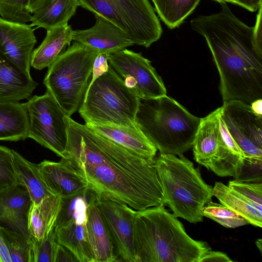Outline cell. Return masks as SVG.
I'll list each match as a JSON object with an SVG mask.
<instances>
[{
  "instance_id": "obj_21",
  "label": "cell",
  "mask_w": 262,
  "mask_h": 262,
  "mask_svg": "<svg viewBox=\"0 0 262 262\" xmlns=\"http://www.w3.org/2000/svg\"><path fill=\"white\" fill-rule=\"evenodd\" d=\"M73 32L68 24L47 30L41 43L32 52L30 66L38 70L49 67L70 45Z\"/></svg>"
},
{
  "instance_id": "obj_12",
  "label": "cell",
  "mask_w": 262,
  "mask_h": 262,
  "mask_svg": "<svg viewBox=\"0 0 262 262\" xmlns=\"http://www.w3.org/2000/svg\"><path fill=\"white\" fill-rule=\"evenodd\" d=\"M97 203L107 226L117 259L138 262L133 241L136 210L125 204L110 200L97 199Z\"/></svg>"
},
{
  "instance_id": "obj_20",
  "label": "cell",
  "mask_w": 262,
  "mask_h": 262,
  "mask_svg": "<svg viewBox=\"0 0 262 262\" xmlns=\"http://www.w3.org/2000/svg\"><path fill=\"white\" fill-rule=\"evenodd\" d=\"M221 113V107L201 119L192 147L195 161L208 169L217 155Z\"/></svg>"
},
{
  "instance_id": "obj_29",
  "label": "cell",
  "mask_w": 262,
  "mask_h": 262,
  "mask_svg": "<svg viewBox=\"0 0 262 262\" xmlns=\"http://www.w3.org/2000/svg\"><path fill=\"white\" fill-rule=\"evenodd\" d=\"M96 195L88 188L78 192L61 198L60 211L55 228L66 226L80 220H86L88 204Z\"/></svg>"
},
{
  "instance_id": "obj_32",
  "label": "cell",
  "mask_w": 262,
  "mask_h": 262,
  "mask_svg": "<svg viewBox=\"0 0 262 262\" xmlns=\"http://www.w3.org/2000/svg\"><path fill=\"white\" fill-rule=\"evenodd\" d=\"M6 243L11 262H31L30 242L19 234L0 227Z\"/></svg>"
},
{
  "instance_id": "obj_16",
  "label": "cell",
  "mask_w": 262,
  "mask_h": 262,
  "mask_svg": "<svg viewBox=\"0 0 262 262\" xmlns=\"http://www.w3.org/2000/svg\"><path fill=\"white\" fill-rule=\"evenodd\" d=\"M38 165L41 177L53 195L65 197L88 188L82 175L68 159L61 158L59 162L43 160Z\"/></svg>"
},
{
  "instance_id": "obj_41",
  "label": "cell",
  "mask_w": 262,
  "mask_h": 262,
  "mask_svg": "<svg viewBox=\"0 0 262 262\" xmlns=\"http://www.w3.org/2000/svg\"><path fill=\"white\" fill-rule=\"evenodd\" d=\"M79 261L77 257L68 248L58 244L54 262Z\"/></svg>"
},
{
  "instance_id": "obj_1",
  "label": "cell",
  "mask_w": 262,
  "mask_h": 262,
  "mask_svg": "<svg viewBox=\"0 0 262 262\" xmlns=\"http://www.w3.org/2000/svg\"><path fill=\"white\" fill-rule=\"evenodd\" d=\"M216 13L201 15L191 28L206 39L220 77L223 102L236 100L251 105L262 99V55L253 40V27L238 19L225 2Z\"/></svg>"
},
{
  "instance_id": "obj_23",
  "label": "cell",
  "mask_w": 262,
  "mask_h": 262,
  "mask_svg": "<svg viewBox=\"0 0 262 262\" xmlns=\"http://www.w3.org/2000/svg\"><path fill=\"white\" fill-rule=\"evenodd\" d=\"M61 204L58 195H50L37 205L32 204L28 219L30 241H40L55 228Z\"/></svg>"
},
{
  "instance_id": "obj_38",
  "label": "cell",
  "mask_w": 262,
  "mask_h": 262,
  "mask_svg": "<svg viewBox=\"0 0 262 262\" xmlns=\"http://www.w3.org/2000/svg\"><path fill=\"white\" fill-rule=\"evenodd\" d=\"M108 56V54L106 53L97 54L94 62L92 73V78L90 83L108 70L109 68Z\"/></svg>"
},
{
  "instance_id": "obj_25",
  "label": "cell",
  "mask_w": 262,
  "mask_h": 262,
  "mask_svg": "<svg viewBox=\"0 0 262 262\" xmlns=\"http://www.w3.org/2000/svg\"><path fill=\"white\" fill-rule=\"evenodd\" d=\"M78 6V0H51L33 13L30 26L47 30L67 25Z\"/></svg>"
},
{
  "instance_id": "obj_3",
  "label": "cell",
  "mask_w": 262,
  "mask_h": 262,
  "mask_svg": "<svg viewBox=\"0 0 262 262\" xmlns=\"http://www.w3.org/2000/svg\"><path fill=\"white\" fill-rule=\"evenodd\" d=\"M164 205L136 210L133 241L138 262H199L210 248L186 232Z\"/></svg>"
},
{
  "instance_id": "obj_10",
  "label": "cell",
  "mask_w": 262,
  "mask_h": 262,
  "mask_svg": "<svg viewBox=\"0 0 262 262\" xmlns=\"http://www.w3.org/2000/svg\"><path fill=\"white\" fill-rule=\"evenodd\" d=\"M110 68L125 85L141 100L166 95L161 77L151 61L140 53L126 49L108 54Z\"/></svg>"
},
{
  "instance_id": "obj_7",
  "label": "cell",
  "mask_w": 262,
  "mask_h": 262,
  "mask_svg": "<svg viewBox=\"0 0 262 262\" xmlns=\"http://www.w3.org/2000/svg\"><path fill=\"white\" fill-rule=\"evenodd\" d=\"M98 53L74 41L49 67L43 84L67 115L78 110Z\"/></svg>"
},
{
  "instance_id": "obj_15",
  "label": "cell",
  "mask_w": 262,
  "mask_h": 262,
  "mask_svg": "<svg viewBox=\"0 0 262 262\" xmlns=\"http://www.w3.org/2000/svg\"><path fill=\"white\" fill-rule=\"evenodd\" d=\"M32 204L29 192L23 186H13L0 192V227L30 242L28 219Z\"/></svg>"
},
{
  "instance_id": "obj_36",
  "label": "cell",
  "mask_w": 262,
  "mask_h": 262,
  "mask_svg": "<svg viewBox=\"0 0 262 262\" xmlns=\"http://www.w3.org/2000/svg\"><path fill=\"white\" fill-rule=\"evenodd\" d=\"M228 187L253 203L262 212V183H250L232 180Z\"/></svg>"
},
{
  "instance_id": "obj_30",
  "label": "cell",
  "mask_w": 262,
  "mask_h": 262,
  "mask_svg": "<svg viewBox=\"0 0 262 262\" xmlns=\"http://www.w3.org/2000/svg\"><path fill=\"white\" fill-rule=\"evenodd\" d=\"M154 10L170 29L179 27L193 13L201 0H151Z\"/></svg>"
},
{
  "instance_id": "obj_8",
  "label": "cell",
  "mask_w": 262,
  "mask_h": 262,
  "mask_svg": "<svg viewBox=\"0 0 262 262\" xmlns=\"http://www.w3.org/2000/svg\"><path fill=\"white\" fill-rule=\"evenodd\" d=\"M79 6L119 27L135 45L149 47L162 29L148 0H78Z\"/></svg>"
},
{
  "instance_id": "obj_46",
  "label": "cell",
  "mask_w": 262,
  "mask_h": 262,
  "mask_svg": "<svg viewBox=\"0 0 262 262\" xmlns=\"http://www.w3.org/2000/svg\"><path fill=\"white\" fill-rule=\"evenodd\" d=\"M216 2H218L219 3L221 2H225V3H231L232 4H234L235 5H237V0H213Z\"/></svg>"
},
{
  "instance_id": "obj_14",
  "label": "cell",
  "mask_w": 262,
  "mask_h": 262,
  "mask_svg": "<svg viewBox=\"0 0 262 262\" xmlns=\"http://www.w3.org/2000/svg\"><path fill=\"white\" fill-rule=\"evenodd\" d=\"M93 27L86 30H73L72 40L99 53L110 54L134 45L117 26L100 15H95Z\"/></svg>"
},
{
  "instance_id": "obj_42",
  "label": "cell",
  "mask_w": 262,
  "mask_h": 262,
  "mask_svg": "<svg viewBox=\"0 0 262 262\" xmlns=\"http://www.w3.org/2000/svg\"><path fill=\"white\" fill-rule=\"evenodd\" d=\"M237 5L253 12L262 5V0H237Z\"/></svg>"
},
{
  "instance_id": "obj_6",
  "label": "cell",
  "mask_w": 262,
  "mask_h": 262,
  "mask_svg": "<svg viewBox=\"0 0 262 262\" xmlns=\"http://www.w3.org/2000/svg\"><path fill=\"white\" fill-rule=\"evenodd\" d=\"M140 101L109 67L89 84L78 112L85 124L136 127Z\"/></svg>"
},
{
  "instance_id": "obj_27",
  "label": "cell",
  "mask_w": 262,
  "mask_h": 262,
  "mask_svg": "<svg viewBox=\"0 0 262 262\" xmlns=\"http://www.w3.org/2000/svg\"><path fill=\"white\" fill-rule=\"evenodd\" d=\"M86 220L55 228L58 243L71 251L80 262H95L88 241Z\"/></svg>"
},
{
  "instance_id": "obj_45",
  "label": "cell",
  "mask_w": 262,
  "mask_h": 262,
  "mask_svg": "<svg viewBox=\"0 0 262 262\" xmlns=\"http://www.w3.org/2000/svg\"><path fill=\"white\" fill-rule=\"evenodd\" d=\"M256 245L258 249H259L260 253H262V252H261V250H262V240H261V238L258 239V240L256 241Z\"/></svg>"
},
{
  "instance_id": "obj_17",
  "label": "cell",
  "mask_w": 262,
  "mask_h": 262,
  "mask_svg": "<svg viewBox=\"0 0 262 262\" xmlns=\"http://www.w3.org/2000/svg\"><path fill=\"white\" fill-rule=\"evenodd\" d=\"M96 196L89 203L85 223L89 246L95 262L117 261L111 235L97 203Z\"/></svg>"
},
{
  "instance_id": "obj_39",
  "label": "cell",
  "mask_w": 262,
  "mask_h": 262,
  "mask_svg": "<svg viewBox=\"0 0 262 262\" xmlns=\"http://www.w3.org/2000/svg\"><path fill=\"white\" fill-rule=\"evenodd\" d=\"M262 5H261L256 15V19L255 26L253 27V40L255 47L257 52L262 55V35H261V19H262Z\"/></svg>"
},
{
  "instance_id": "obj_2",
  "label": "cell",
  "mask_w": 262,
  "mask_h": 262,
  "mask_svg": "<svg viewBox=\"0 0 262 262\" xmlns=\"http://www.w3.org/2000/svg\"><path fill=\"white\" fill-rule=\"evenodd\" d=\"M155 161L106 139L95 165L74 167L98 199L125 204L138 211L165 205Z\"/></svg>"
},
{
  "instance_id": "obj_35",
  "label": "cell",
  "mask_w": 262,
  "mask_h": 262,
  "mask_svg": "<svg viewBox=\"0 0 262 262\" xmlns=\"http://www.w3.org/2000/svg\"><path fill=\"white\" fill-rule=\"evenodd\" d=\"M29 2V0H0L1 17L20 23L30 21Z\"/></svg>"
},
{
  "instance_id": "obj_19",
  "label": "cell",
  "mask_w": 262,
  "mask_h": 262,
  "mask_svg": "<svg viewBox=\"0 0 262 262\" xmlns=\"http://www.w3.org/2000/svg\"><path fill=\"white\" fill-rule=\"evenodd\" d=\"M37 85L31 75L15 66L0 49V101L28 100Z\"/></svg>"
},
{
  "instance_id": "obj_11",
  "label": "cell",
  "mask_w": 262,
  "mask_h": 262,
  "mask_svg": "<svg viewBox=\"0 0 262 262\" xmlns=\"http://www.w3.org/2000/svg\"><path fill=\"white\" fill-rule=\"evenodd\" d=\"M221 118L248 160H262V117L251 105L236 100L223 102Z\"/></svg>"
},
{
  "instance_id": "obj_26",
  "label": "cell",
  "mask_w": 262,
  "mask_h": 262,
  "mask_svg": "<svg viewBox=\"0 0 262 262\" xmlns=\"http://www.w3.org/2000/svg\"><path fill=\"white\" fill-rule=\"evenodd\" d=\"M12 151L17 176L29 192L32 204L37 205L43 199L53 195L41 177L38 164L27 160L15 150Z\"/></svg>"
},
{
  "instance_id": "obj_44",
  "label": "cell",
  "mask_w": 262,
  "mask_h": 262,
  "mask_svg": "<svg viewBox=\"0 0 262 262\" xmlns=\"http://www.w3.org/2000/svg\"><path fill=\"white\" fill-rule=\"evenodd\" d=\"M262 99L256 100L251 105L253 111L258 116L262 117Z\"/></svg>"
},
{
  "instance_id": "obj_33",
  "label": "cell",
  "mask_w": 262,
  "mask_h": 262,
  "mask_svg": "<svg viewBox=\"0 0 262 262\" xmlns=\"http://www.w3.org/2000/svg\"><path fill=\"white\" fill-rule=\"evenodd\" d=\"M16 185L22 186L15 170L12 149L0 145V192Z\"/></svg>"
},
{
  "instance_id": "obj_28",
  "label": "cell",
  "mask_w": 262,
  "mask_h": 262,
  "mask_svg": "<svg viewBox=\"0 0 262 262\" xmlns=\"http://www.w3.org/2000/svg\"><path fill=\"white\" fill-rule=\"evenodd\" d=\"M212 195L220 203L245 219L249 224L262 226V212L245 198L222 182H216L212 188Z\"/></svg>"
},
{
  "instance_id": "obj_37",
  "label": "cell",
  "mask_w": 262,
  "mask_h": 262,
  "mask_svg": "<svg viewBox=\"0 0 262 262\" xmlns=\"http://www.w3.org/2000/svg\"><path fill=\"white\" fill-rule=\"evenodd\" d=\"M262 160H248L244 159L243 164L233 176L234 180L241 182L261 183Z\"/></svg>"
},
{
  "instance_id": "obj_18",
  "label": "cell",
  "mask_w": 262,
  "mask_h": 262,
  "mask_svg": "<svg viewBox=\"0 0 262 262\" xmlns=\"http://www.w3.org/2000/svg\"><path fill=\"white\" fill-rule=\"evenodd\" d=\"M95 132L127 150L154 161L157 149L138 126L127 127L111 125L85 124Z\"/></svg>"
},
{
  "instance_id": "obj_24",
  "label": "cell",
  "mask_w": 262,
  "mask_h": 262,
  "mask_svg": "<svg viewBox=\"0 0 262 262\" xmlns=\"http://www.w3.org/2000/svg\"><path fill=\"white\" fill-rule=\"evenodd\" d=\"M29 138V116L25 103L0 101V140Z\"/></svg>"
},
{
  "instance_id": "obj_43",
  "label": "cell",
  "mask_w": 262,
  "mask_h": 262,
  "mask_svg": "<svg viewBox=\"0 0 262 262\" xmlns=\"http://www.w3.org/2000/svg\"><path fill=\"white\" fill-rule=\"evenodd\" d=\"M51 0H29L28 9L30 13H34L45 6Z\"/></svg>"
},
{
  "instance_id": "obj_34",
  "label": "cell",
  "mask_w": 262,
  "mask_h": 262,
  "mask_svg": "<svg viewBox=\"0 0 262 262\" xmlns=\"http://www.w3.org/2000/svg\"><path fill=\"white\" fill-rule=\"evenodd\" d=\"M31 262H54L58 242L55 228L46 238L40 241H30Z\"/></svg>"
},
{
  "instance_id": "obj_5",
  "label": "cell",
  "mask_w": 262,
  "mask_h": 262,
  "mask_svg": "<svg viewBox=\"0 0 262 262\" xmlns=\"http://www.w3.org/2000/svg\"><path fill=\"white\" fill-rule=\"evenodd\" d=\"M154 165L164 204L172 214L191 223L202 222L203 209L213 195L212 187L203 180L199 169L183 155L160 154Z\"/></svg>"
},
{
  "instance_id": "obj_4",
  "label": "cell",
  "mask_w": 262,
  "mask_h": 262,
  "mask_svg": "<svg viewBox=\"0 0 262 262\" xmlns=\"http://www.w3.org/2000/svg\"><path fill=\"white\" fill-rule=\"evenodd\" d=\"M201 119L166 95L141 99L136 123L160 154L181 156L192 147Z\"/></svg>"
},
{
  "instance_id": "obj_9",
  "label": "cell",
  "mask_w": 262,
  "mask_h": 262,
  "mask_svg": "<svg viewBox=\"0 0 262 262\" xmlns=\"http://www.w3.org/2000/svg\"><path fill=\"white\" fill-rule=\"evenodd\" d=\"M25 104L29 138L64 158L68 143L66 113L47 91L42 95L31 97Z\"/></svg>"
},
{
  "instance_id": "obj_22",
  "label": "cell",
  "mask_w": 262,
  "mask_h": 262,
  "mask_svg": "<svg viewBox=\"0 0 262 262\" xmlns=\"http://www.w3.org/2000/svg\"><path fill=\"white\" fill-rule=\"evenodd\" d=\"M244 159V153L232 137L221 115L217 155L209 169L220 177H233Z\"/></svg>"
},
{
  "instance_id": "obj_13",
  "label": "cell",
  "mask_w": 262,
  "mask_h": 262,
  "mask_svg": "<svg viewBox=\"0 0 262 262\" xmlns=\"http://www.w3.org/2000/svg\"><path fill=\"white\" fill-rule=\"evenodd\" d=\"M26 23L7 20L0 17V49L23 72L30 75V59L36 38L34 30Z\"/></svg>"
},
{
  "instance_id": "obj_40",
  "label": "cell",
  "mask_w": 262,
  "mask_h": 262,
  "mask_svg": "<svg viewBox=\"0 0 262 262\" xmlns=\"http://www.w3.org/2000/svg\"><path fill=\"white\" fill-rule=\"evenodd\" d=\"M232 262L227 255L220 251H214L210 249L207 250L200 258L199 262Z\"/></svg>"
},
{
  "instance_id": "obj_31",
  "label": "cell",
  "mask_w": 262,
  "mask_h": 262,
  "mask_svg": "<svg viewBox=\"0 0 262 262\" xmlns=\"http://www.w3.org/2000/svg\"><path fill=\"white\" fill-rule=\"evenodd\" d=\"M202 213L203 216L211 219L226 228H234L249 224L238 214L222 204L213 202L211 200L204 206Z\"/></svg>"
}]
</instances>
